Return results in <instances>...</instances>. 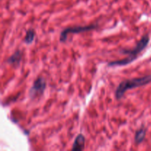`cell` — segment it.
Returning a JSON list of instances; mask_svg holds the SVG:
<instances>
[{"label":"cell","mask_w":151,"mask_h":151,"mask_svg":"<svg viewBox=\"0 0 151 151\" xmlns=\"http://www.w3.org/2000/svg\"><path fill=\"white\" fill-rule=\"evenodd\" d=\"M146 132H147V128L143 126L136 131L135 136H134V141L136 144L139 145L144 141L146 137Z\"/></svg>","instance_id":"7"},{"label":"cell","mask_w":151,"mask_h":151,"mask_svg":"<svg viewBox=\"0 0 151 151\" xmlns=\"http://www.w3.org/2000/svg\"><path fill=\"white\" fill-rule=\"evenodd\" d=\"M149 41H150V36H149V35L146 34V35H143L141 38V39L137 42V44H136V46L134 48L122 49V50H120L119 52L124 55H127L128 57L123 59H120V60H116L109 62L108 63V66H110V67L124 66L131 63L134 60H135L137 58L139 54L141 53L147 47V46L149 44Z\"/></svg>","instance_id":"1"},{"label":"cell","mask_w":151,"mask_h":151,"mask_svg":"<svg viewBox=\"0 0 151 151\" xmlns=\"http://www.w3.org/2000/svg\"><path fill=\"white\" fill-rule=\"evenodd\" d=\"M35 30L32 28H29L27 29L26 32V35H25L24 38V42L26 44H31L35 40Z\"/></svg>","instance_id":"8"},{"label":"cell","mask_w":151,"mask_h":151,"mask_svg":"<svg viewBox=\"0 0 151 151\" xmlns=\"http://www.w3.org/2000/svg\"><path fill=\"white\" fill-rule=\"evenodd\" d=\"M97 27V24H91L88 25H81V26H75V27H69L61 31L60 34V41L61 43L66 42L67 40V37L69 34H76L81 33V32H87V31H91L96 29Z\"/></svg>","instance_id":"3"},{"label":"cell","mask_w":151,"mask_h":151,"mask_svg":"<svg viewBox=\"0 0 151 151\" xmlns=\"http://www.w3.org/2000/svg\"><path fill=\"white\" fill-rule=\"evenodd\" d=\"M85 137L83 134H78L75 138V142H74L72 150L80 151L84 150V148H85Z\"/></svg>","instance_id":"6"},{"label":"cell","mask_w":151,"mask_h":151,"mask_svg":"<svg viewBox=\"0 0 151 151\" xmlns=\"http://www.w3.org/2000/svg\"><path fill=\"white\" fill-rule=\"evenodd\" d=\"M150 83H151V75H146V76L141 77V78L125 80V81H122L116 87V90H115V97L117 100H120L128 90L143 86Z\"/></svg>","instance_id":"2"},{"label":"cell","mask_w":151,"mask_h":151,"mask_svg":"<svg viewBox=\"0 0 151 151\" xmlns=\"http://www.w3.org/2000/svg\"><path fill=\"white\" fill-rule=\"evenodd\" d=\"M22 56H23V52L20 50H17L12 55H10L6 60V63L14 67H17L19 66L21 61L22 60Z\"/></svg>","instance_id":"5"},{"label":"cell","mask_w":151,"mask_h":151,"mask_svg":"<svg viewBox=\"0 0 151 151\" xmlns=\"http://www.w3.org/2000/svg\"><path fill=\"white\" fill-rule=\"evenodd\" d=\"M47 88V82L46 80L43 77L40 76L37 78L33 82V84L29 88V96L32 100L40 97L44 94V91H45Z\"/></svg>","instance_id":"4"}]
</instances>
